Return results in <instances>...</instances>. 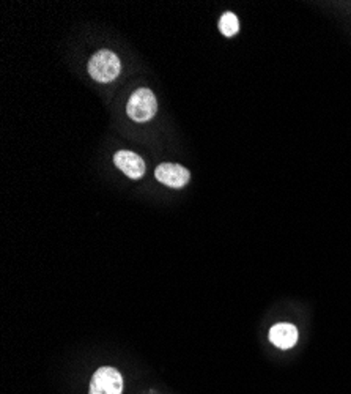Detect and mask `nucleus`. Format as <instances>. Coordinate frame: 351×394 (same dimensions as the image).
<instances>
[{
	"label": "nucleus",
	"instance_id": "obj_3",
	"mask_svg": "<svg viewBox=\"0 0 351 394\" xmlns=\"http://www.w3.org/2000/svg\"><path fill=\"white\" fill-rule=\"evenodd\" d=\"M123 377L113 368H99L93 374L89 394H121Z\"/></svg>",
	"mask_w": 351,
	"mask_h": 394
},
{
	"label": "nucleus",
	"instance_id": "obj_7",
	"mask_svg": "<svg viewBox=\"0 0 351 394\" xmlns=\"http://www.w3.org/2000/svg\"><path fill=\"white\" fill-rule=\"evenodd\" d=\"M219 30L224 37H233L240 30V23L238 18H236L233 13H224L219 21Z\"/></svg>",
	"mask_w": 351,
	"mask_h": 394
},
{
	"label": "nucleus",
	"instance_id": "obj_1",
	"mask_svg": "<svg viewBox=\"0 0 351 394\" xmlns=\"http://www.w3.org/2000/svg\"><path fill=\"white\" fill-rule=\"evenodd\" d=\"M120 70L121 64L118 56L109 49L98 51L89 62L90 76L98 83H111L118 76Z\"/></svg>",
	"mask_w": 351,
	"mask_h": 394
},
{
	"label": "nucleus",
	"instance_id": "obj_6",
	"mask_svg": "<svg viewBox=\"0 0 351 394\" xmlns=\"http://www.w3.org/2000/svg\"><path fill=\"white\" fill-rule=\"evenodd\" d=\"M269 341L282 350L292 349L298 341V330L292 323H278L269 330Z\"/></svg>",
	"mask_w": 351,
	"mask_h": 394
},
{
	"label": "nucleus",
	"instance_id": "obj_4",
	"mask_svg": "<svg viewBox=\"0 0 351 394\" xmlns=\"http://www.w3.org/2000/svg\"><path fill=\"white\" fill-rule=\"evenodd\" d=\"M158 181L163 183L166 186L171 188H183L187 185L189 179H191V174L186 167L175 165V162H163L156 167L154 171Z\"/></svg>",
	"mask_w": 351,
	"mask_h": 394
},
{
	"label": "nucleus",
	"instance_id": "obj_5",
	"mask_svg": "<svg viewBox=\"0 0 351 394\" xmlns=\"http://www.w3.org/2000/svg\"><path fill=\"white\" fill-rule=\"evenodd\" d=\"M113 162L125 175L133 180L140 179L145 174V162L139 155L128 150H120L113 156Z\"/></svg>",
	"mask_w": 351,
	"mask_h": 394
},
{
	"label": "nucleus",
	"instance_id": "obj_2",
	"mask_svg": "<svg viewBox=\"0 0 351 394\" xmlns=\"http://www.w3.org/2000/svg\"><path fill=\"white\" fill-rule=\"evenodd\" d=\"M158 111V103L154 93L150 88H139L128 100L126 112L134 121H148L154 117Z\"/></svg>",
	"mask_w": 351,
	"mask_h": 394
}]
</instances>
